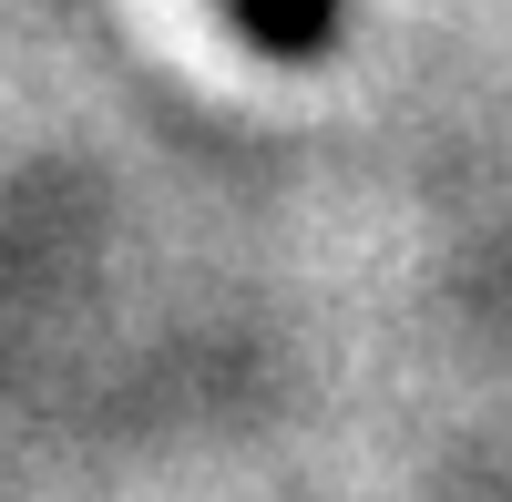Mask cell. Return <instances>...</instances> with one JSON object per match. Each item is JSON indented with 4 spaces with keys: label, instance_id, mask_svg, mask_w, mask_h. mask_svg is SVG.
Instances as JSON below:
<instances>
[{
    "label": "cell",
    "instance_id": "cell-1",
    "mask_svg": "<svg viewBox=\"0 0 512 502\" xmlns=\"http://www.w3.org/2000/svg\"><path fill=\"white\" fill-rule=\"evenodd\" d=\"M216 11L236 21L246 52H267V62H328V41H338V0H216Z\"/></svg>",
    "mask_w": 512,
    "mask_h": 502
}]
</instances>
